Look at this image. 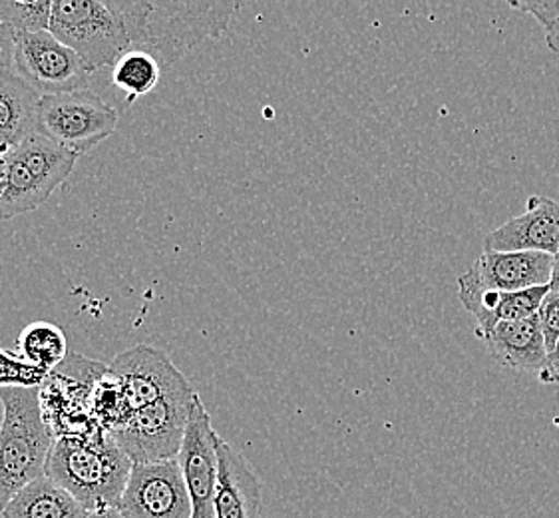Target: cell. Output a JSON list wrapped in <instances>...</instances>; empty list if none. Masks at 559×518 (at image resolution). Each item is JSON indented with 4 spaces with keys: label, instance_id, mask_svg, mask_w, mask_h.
<instances>
[{
    "label": "cell",
    "instance_id": "obj_1",
    "mask_svg": "<svg viewBox=\"0 0 559 518\" xmlns=\"http://www.w3.org/2000/svg\"><path fill=\"white\" fill-rule=\"evenodd\" d=\"M132 46L146 48L159 64L171 67L193 46L227 33L239 4L234 0H110Z\"/></svg>",
    "mask_w": 559,
    "mask_h": 518
},
{
    "label": "cell",
    "instance_id": "obj_17",
    "mask_svg": "<svg viewBox=\"0 0 559 518\" xmlns=\"http://www.w3.org/2000/svg\"><path fill=\"white\" fill-rule=\"evenodd\" d=\"M40 98L12 70L0 74V158L36 134Z\"/></svg>",
    "mask_w": 559,
    "mask_h": 518
},
{
    "label": "cell",
    "instance_id": "obj_19",
    "mask_svg": "<svg viewBox=\"0 0 559 518\" xmlns=\"http://www.w3.org/2000/svg\"><path fill=\"white\" fill-rule=\"evenodd\" d=\"M19 348L24 360L46 373L55 372L70 355L64 331L48 321H34L24 327L19 338Z\"/></svg>",
    "mask_w": 559,
    "mask_h": 518
},
{
    "label": "cell",
    "instance_id": "obj_27",
    "mask_svg": "<svg viewBox=\"0 0 559 518\" xmlns=\"http://www.w3.org/2000/svg\"><path fill=\"white\" fill-rule=\"evenodd\" d=\"M84 518H126L120 508H100V510H90Z\"/></svg>",
    "mask_w": 559,
    "mask_h": 518
},
{
    "label": "cell",
    "instance_id": "obj_6",
    "mask_svg": "<svg viewBox=\"0 0 559 518\" xmlns=\"http://www.w3.org/2000/svg\"><path fill=\"white\" fill-rule=\"evenodd\" d=\"M193 389L162 397L156 403L135 411L110 431L132 462H159L178 459L191 409Z\"/></svg>",
    "mask_w": 559,
    "mask_h": 518
},
{
    "label": "cell",
    "instance_id": "obj_8",
    "mask_svg": "<svg viewBox=\"0 0 559 518\" xmlns=\"http://www.w3.org/2000/svg\"><path fill=\"white\" fill-rule=\"evenodd\" d=\"M12 72L40 96L86 91L92 74L50 31L14 34Z\"/></svg>",
    "mask_w": 559,
    "mask_h": 518
},
{
    "label": "cell",
    "instance_id": "obj_23",
    "mask_svg": "<svg viewBox=\"0 0 559 518\" xmlns=\"http://www.w3.org/2000/svg\"><path fill=\"white\" fill-rule=\"evenodd\" d=\"M537 317H539V326H542L546 351L549 355L551 351L556 350L559 341V293L548 292L539 305Z\"/></svg>",
    "mask_w": 559,
    "mask_h": 518
},
{
    "label": "cell",
    "instance_id": "obj_2",
    "mask_svg": "<svg viewBox=\"0 0 559 518\" xmlns=\"http://www.w3.org/2000/svg\"><path fill=\"white\" fill-rule=\"evenodd\" d=\"M132 464L112 433L100 428L92 435L58 437L48 455L46 476L90 513L120 507Z\"/></svg>",
    "mask_w": 559,
    "mask_h": 518
},
{
    "label": "cell",
    "instance_id": "obj_12",
    "mask_svg": "<svg viewBox=\"0 0 559 518\" xmlns=\"http://www.w3.org/2000/svg\"><path fill=\"white\" fill-rule=\"evenodd\" d=\"M554 256L539 251H492L481 249L480 258L459 278L481 292L514 293L551 282Z\"/></svg>",
    "mask_w": 559,
    "mask_h": 518
},
{
    "label": "cell",
    "instance_id": "obj_13",
    "mask_svg": "<svg viewBox=\"0 0 559 518\" xmlns=\"http://www.w3.org/2000/svg\"><path fill=\"white\" fill-rule=\"evenodd\" d=\"M484 249L559 254V203L546 196H532L526 212L484 236Z\"/></svg>",
    "mask_w": 559,
    "mask_h": 518
},
{
    "label": "cell",
    "instance_id": "obj_9",
    "mask_svg": "<svg viewBox=\"0 0 559 518\" xmlns=\"http://www.w3.org/2000/svg\"><path fill=\"white\" fill-rule=\"evenodd\" d=\"M108 367L122 387V417L120 421L134 415L135 411L144 409V407L156 403L166 395L183 391L191 387L186 375L179 372L168 355L162 350L150 348V345H135V348L122 351L120 355L114 357Z\"/></svg>",
    "mask_w": 559,
    "mask_h": 518
},
{
    "label": "cell",
    "instance_id": "obj_10",
    "mask_svg": "<svg viewBox=\"0 0 559 518\" xmlns=\"http://www.w3.org/2000/svg\"><path fill=\"white\" fill-rule=\"evenodd\" d=\"M118 508L126 518H191L193 507L179 462H134Z\"/></svg>",
    "mask_w": 559,
    "mask_h": 518
},
{
    "label": "cell",
    "instance_id": "obj_16",
    "mask_svg": "<svg viewBox=\"0 0 559 518\" xmlns=\"http://www.w3.org/2000/svg\"><path fill=\"white\" fill-rule=\"evenodd\" d=\"M549 285L532 287L524 292H481L468 283L459 282V299L462 307L476 317V338L481 339L502 321H518L536 316Z\"/></svg>",
    "mask_w": 559,
    "mask_h": 518
},
{
    "label": "cell",
    "instance_id": "obj_22",
    "mask_svg": "<svg viewBox=\"0 0 559 518\" xmlns=\"http://www.w3.org/2000/svg\"><path fill=\"white\" fill-rule=\"evenodd\" d=\"M48 375L11 351L0 350V389H36L45 385Z\"/></svg>",
    "mask_w": 559,
    "mask_h": 518
},
{
    "label": "cell",
    "instance_id": "obj_25",
    "mask_svg": "<svg viewBox=\"0 0 559 518\" xmlns=\"http://www.w3.org/2000/svg\"><path fill=\"white\" fill-rule=\"evenodd\" d=\"M14 60V33L4 23H0V74L11 72Z\"/></svg>",
    "mask_w": 559,
    "mask_h": 518
},
{
    "label": "cell",
    "instance_id": "obj_29",
    "mask_svg": "<svg viewBox=\"0 0 559 518\" xmlns=\"http://www.w3.org/2000/svg\"><path fill=\"white\" fill-rule=\"evenodd\" d=\"M549 292L559 293V254L554 256V270H551V282H549Z\"/></svg>",
    "mask_w": 559,
    "mask_h": 518
},
{
    "label": "cell",
    "instance_id": "obj_18",
    "mask_svg": "<svg viewBox=\"0 0 559 518\" xmlns=\"http://www.w3.org/2000/svg\"><path fill=\"white\" fill-rule=\"evenodd\" d=\"M86 508L52 479L40 476L12 498L2 518H84Z\"/></svg>",
    "mask_w": 559,
    "mask_h": 518
},
{
    "label": "cell",
    "instance_id": "obj_20",
    "mask_svg": "<svg viewBox=\"0 0 559 518\" xmlns=\"http://www.w3.org/2000/svg\"><path fill=\"white\" fill-rule=\"evenodd\" d=\"M162 79V64L146 50L126 52L112 68V84L126 94L128 102H135L154 91Z\"/></svg>",
    "mask_w": 559,
    "mask_h": 518
},
{
    "label": "cell",
    "instance_id": "obj_26",
    "mask_svg": "<svg viewBox=\"0 0 559 518\" xmlns=\"http://www.w3.org/2000/svg\"><path fill=\"white\" fill-rule=\"evenodd\" d=\"M537 379L546 385H559V341L556 350L548 355V361L544 365L542 373L537 375Z\"/></svg>",
    "mask_w": 559,
    "mask_h": 518
},
{
    "label": "cell",
    "instance_id": "obj_5",
    "mask_svg": "<svg viewBox=\"0 0 559 518\" xmlns=\"http://www.w3.org/2000/svg\"><path fill=\"white\" fill-rule=\"evenodd\" d=\"M50 33L68 46L90 72L114 67L132 46L110 0H55Z\"/></svg>",
    "mask_w": 559,
    "mask_h": 518
},
{
    "label": "cell",
    "instance_id": "obj_14",
    "mask_svg": "<svg viewBox=\"0 0 559 518\" xmlns=\"http://www.w3.org/2000/svg\"><path fill=\"white\" fill-rule=\"evenodd\" d=\"M217 486L213 498L215 518H261L263 486L246 457L217 435Z\"/></svg>",
    "mask_w": 559,
    "mask_h": 518
},
{
    "label": "cell",
    "instance_id": "obj_11",
    "mask_svg": "<svg viewBox=\"0 0 559 518\" xmlns=\"http://www.w3.org/2000/svg\"><path fill=\"white\" fill-rule=\"evenodd\" d=\"M179 469L190 493L193 515L191 518H215L213 498L217 486V431L212 427V417L203 407L200 395H195L186 437L181 443Z\"/></svg>",
    "mask_w": 559,
    "mask_h": 518
},
{
    "label": "cell",
    "instance_id": "obj_7",
    "mask_svg": "<svg viewBox=\"0 0 559 518\" xmlns=\"http://www.w3.org/2000/svg\"><path fill=\"white\" fill-rule=\"evenodd\" d=\"M118 110L96 92L76 91L43 96L36 134L82 156L116 132Z\"/></svg>",
    "mask_w": 559,
    "mask_h": 518
},
{
    "label": "cell",
    "instance_id": "obj_21",
    "mask_svg": "<svg viewBox=\"0 0 559 518\" xmlns=\"http://www.w3.org/2000/svg\"><path fill=\"white\" fill-rule=\"evenodd\" d=\"M55 0H0V23L7 24L14 34L50 31Z\"/></svg>",
    "mask_w": 559,
    "mask_h": 518
},
{
    "label": "cell",
    "instance_id": "obj_24",
    "mask_svg": "<svg viewBox=\"0 0 559 518\" xmlns=\"http://www.w3.org/2000/svg\"><path fill=\"white\" fill-rule=\"evenodd\" d=\"M512 9L532 14L539 26L549 33L559 23V0H512L508 2Z\"/></svg>",
    "mask_w": 559,
    "mask_h": 518
},
{
    "label": "cell",
    "instance_id": "obj_4",
    "mask_svg": "<svg viewBox=\"0 0 559 518\" xmlns=\"http://www.w3.org/2000/svg\"><path fill=\"white\" fill-rule=\"evenodd\" d=\"M4 158L7 190L0 198V220L38 210L76 166L79 156L34 134L11 150Z\"/></svg>",
    "mask_w": 559,
    "mask_h": 518
},
{
    "label": "cell",
    "instance_id": "obj_3",
    "mask_svg": "<svg viewBox=\"0 0 559 518\" xmlns=\"http://www.w3.org/2000/svg\"><path fill=\"white\" fill-rule=\"evenodd\" d=\"M0 513L23 488L46 474L55 433L40 405V387L0 389Z\"/></svg>",
    "mask_w": 559,
    "mask_h": 518
},
{
    "label": "cell",
    "instance_id": "obj_28",
    "mask_svg": "<svg viewBox=\"0 0 559 518\" xmlns=\"http://www.w3.org/2000/svg\"><path fill=\"white\" fill-rule=\"evenodd\" d=\"M546 45L554 55H559V23L546 33Z\"/></svg>",
    "mask_w": 559,
    "mask_h": 518
},
{
    "label": "cell",
    "instance_id": "obj_15",
    "mask_svg": "<svg viewBox=\"0 0 559 518\" xmlns=\"http://www.w3.org/2000/svg\"><path fill=\"white\" fill-rule=\"evenodd\" d=\"M488 355L500 367L518 373L539 375L546 361V341L539 326V317L532 316L518 321H502L480 339Z\"/></svg>",
    "mask_w": 559,
    "mask_h": 518
}]
</instances>
